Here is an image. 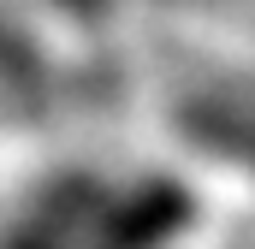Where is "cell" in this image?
Segmentation results:
<instances>
[]
</instances>
